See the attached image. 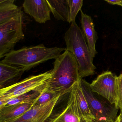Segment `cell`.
<instances>
[{
  "instance_id": "6da1fadb",
  "label": "cell",
  "mask_w": 122,
  "mask_h": 122,
  "mask_svg": "<svg viewBox=\"0 0 122 122\" xmlns=\"http://www.w3.org/2000/svg\"><path fill=\"white\" fill-rule=\"evenodd\" d=\"M52 72L48 87L61 96L69 93L73 85L81 80L77 60L73 55L66 50L56 59Z\"/></svg>"
},
{
  "instance_id": "7a4b0ae2",
  "label": "cell",
  "mask_w": 122,
  "mask_h": 122,
  "mask_svg": "<svg viewBox=\"0 0 122 122\" xmlns=\"http://www.w3.org/2000/svg\"><path fill=\"white\" fill-rule=\"evenodd\" d=\"M66 50V48H47L43 45L25 47L8 53L2 61L27 71L49 60H56Z\"/></svg>"
},
{
  "instance_id": "3957f363",
  "label": "cell",
  "mask_w": 122,
  "mask_h": 122,
  "mask_svg": "<svg viewBox=\"0 0 122 122\" xmlns=\"http://www.w3.org/2000/svg\"><path fill=\"white\" fill-rule=\"evenodd\" d=\"M64 38L66 50L73 55L77 62L81 79L94 75L96 69L93 63L94 57L89 50L81 29L76 22L71 23Z\"/></svg>"
},
{
  "instance_id": "277c9868",
  "label": "cell",
  "mask_w": 122,
  "mask_h": 122,
  "mask_svg": "<svg viewBox=\"0 0 122 122\" xmlns=\"http://www.w3.org/2000/svg\"><path fill=\"white\" fill-rule=\"evenodd\" d=\"M52 70L36 75L32 76L10 86L0 89V108L12 98L33 91H41L52 77Z\"/></svg>"
},
{
  "instance_id": "5b68a950",
  "label": "cell",
  "mask_w": 122,
  "mask_h": 122,
  "mask_svg": "<svg viewBox=\"0 0 122 122\" xmlns=\"http://www.w3.org/2000/svg\"><path fill=\"white\" fill-rule=\"evenodd\" d=\"M81 84L94 120L100 122H114L119 108L102 96L93 92L89 83L85 80H81Z\"/></svg>"
},
{
  "instance_id": "8992f818",
  "label": "cell",
  "mask_w": 122,
  "mask_h": 122,
  "mask_svg": "<svg viewBox=\"0 0 122 122\" xmlns=\"http://www.w3.org/2000/svg\"><path fill=\"white\" fill-rule=\"evenodd\" d=\"M23 16L20 10L18 14L7 22L0 25V58L14 50L15 45L24 40Z\"/></svg>"
},
{
  "instance_id": "52a82bcc",
  "label": "cell",
  "mask_w": 122,
  "mask_h": 122,
  "mask_svg": "<svg viewBox=\"0 0 122 122\" xmlns=\"http://www.w3.org/2000/svg\"><path fill=\"white\" fill-rule=\"evenodd\" d=\"M117 77L111 71H107L98 76L91 83H89L93 92L102 96L116 107L117 102Z\"/></svg>"
},
{
  "instance_id": "ba28073f",
  "label": "cell",
  "mask_w": 122,
  "mask_h": 122,
  "mask_svg": "<svg viewBox=\"0 0 122 122\" xmlns=\"http://www.w3.org/2000/svg\"><path fill=\"white\" fill-rule=\"evenodd\" d=\"M61 95L43 105L34 106L22 115L5 122H44L51 115Z\"/></svg>"
},
{
  "instance_id": "9c48e42d",
  "label": "cell",
  "mask_w": 122,
  "mask_h": 122,
  "mask_svg": "<svg viewBox=\"0 0 122 122\" xmlns=\"http://www.w3.org/2000/svg\"><path fill=\"white\" fill-rule=\"evenodd\" d=\"M25 12L39 23L51 20V11L46 0H25L23 4Z\"/></svg>"
},
{
  "instance_id": "30bf717a",
  "label": "cell",
  "mask_w": 122,
  "mask_h": 122,
  "mask_svg": "<svg viewBox=\"0 0 122 122\" xmlns=\"http://www.w3.org/2000/svg\"><path fill=\"white\" fill-rule=\"evenodd\" d=\"M81 30L85 39L89 50L95 57L97 52L95 46L98 37L94 28V24L91 17L80 10Z\"/></svg>"
},
{
  "instance_id": "8fae6325",
  "label": "cell",
  "mask_w": 122,
  "mask_h": 122,
  "mask_svg": "<svg viewBox=\"0 0 122 122\" xmlns=\"http://www.w3.org/2000/svg\"><path fill=\"white\" fill-rule=\"evenodd\" d=\"M81 119L74 93L71 90L65 108L49 122H81Z\"/></svg>"
},
{
  "instance_id": "7c38bea8",
  "label": "cell",
  "mask_w": 122,
  "mask_h": 122,
  "mask_svg": "<svg viewBox=\"0 0 122 122\" xmlns=\"http://www.w3.org/2000/svg\"><path fill=\"white\" fill-rule=\"evenodd\" d=\"M25 71L20 67L0 62V88L16 83Z\"/></svg>"
},
{
  "instance_id": "4fadbf2b",
  "label": "cell",
  "mask_w": 122,
  "mask_h": 122,
  "mask_svg": "<svg viewBox=\"0 0 122 122\" xmlns=\"http://www.w3.org/2000/svg\"><path fill=\"white\" fill-rule=\"evenodd\" d=\"M36 100L0 108V122H6L22 115L34 106Z\"/></svg>"
},
{
  "instance_id": "5bb4252c",
  "label": "cell",
  "mask_w": 122,
  "mask_h": 122,
  "mask_svg": "<svg viewBox=\"0 0 122 122\" xmlns=\"http://www.w3.org/2000/svg\"><path fill=\"white\" fill-rule=\"evenodd\" d=\"M71 90L73 92L80 115L82 119L92 120L95 119L89 108V106L83 91L81 81L76 82Z\"/></svg>"
},
{
  "instance_id": "9a60e30c",
  "label": "cell",
  "mask_w": 122,
  "mask_h": 122,
  "mask_svg": "<svg viewBox=\"0 0 122 122\" xmlns=\"http://www.w3.org/2000/svg\"><path fill=\"white\" fill-rule=\"evenodd\" d=\"M51 12L56 20L68 22L69 6L67 0H46Z\"/></svg>"
},
{
  "instance_id": "2e32d148",
  "label": "cell",
  "mask_w": 122,
  "mask_h": 122,
  "mask_svg": "<svg viewBox=\"0 0 122 122\" xmlns=\"http://www.w3.org/2000/svg\"><path fill=\"white\" fill-rule=\"evenodd\" d=\"M14 0H0V25L10 20L21 9L15 4Z\"/></svg>"
},
{
  "instance_id": "e0dca14e",
  "label": "cell",
  "mask_w": 122,
  "mask_h": 122,
  "mask_svg": "<svg viewBox=\"0 0 122 122\" xmlns=\"http://www.w3.org/2000/svg\"><path fill=\"white\" fill-rule=\"evenodd\" d=\"M40 93L39 91H33L20 95L9 101L5 106L8 107L34 101L37 98Z\"/></svg>"
},
{
  "instance_id": "ac0fdd59",
  "label": "cell",
  "mask_w": 122,
  "mask_h": 122,
  "mask_svg": "<svg viewBox=\"0 0 122 122\" xmlns=\"http://www.w3.org/2000/svg\"><path fill=\"white\" fill-rule=\"evenodd\" d=\"M60 95H61L60 94H57L51 90L48 87L47 85L41 91L40 95L36 99L34 105H45Z\"/></svg>"
},
{
  "instance_id": "d6986e66",
  "label": "cell",
  "mask_w": 122,
  "mask_h": 122,
  "mask_svg": "<svg viewBox=\"0 0 122 122\" xmlns=\"http://www.w3.org/2000/svg\"><path fill=\"white\" fill-rule=\"evenodd\" d=\"M69 6V20L68 22H76V18L78 12L81 10L83 5L82 0H67Z\"/></svg>"
},
{
  "instance_id": "ffe728a7",
  "label": "cell",
  "mask_w": 122,
  "mask_h": 122,
  "mask_svg": "<svg viewBox=\"0 0 122 122\" xmlns=\"http://www.w3.org/2000/svg\"><path fill=\"white\" fill-rule=\"evenodd\" d=\"M117 107L120 110L122 109V73L117 77Z\"/></svg>"
},
{
  "instance_id": "44dd1931",
  "label": "cell",
  "mask_w": 122,
  "mask_h": 122,
  "mask_svg": "<svg viewBox=\"0 0 122 122\" xmlns=\"http://www.w3.org/2000/svg\"><path fill=\"white\" fill-rule=\"evenodd\" d=\"M105 2H107L108 4L111 5H117L122 1V0H105Z\"/></svg>"
},
{
  "instance_id": "7402d4cb",
  "label": "cell",
  "mask_w": 122,
  "mask_h": 122,
  "mask_svg": "<svg viewBox=\"0 0 122 122\" xmlns=\"http://www.w3.org/2000/svg\"><path fill=\"white\" fill-rule=\"evenodd\" d=\"M114 122H122V118L119 115L117 116Z\"/></svg>"
},
{
  "instance_id": "603a6c76",
  "label": "cell",
  "mask_w": 122,
  "mask_h": 122,
  "mask_svg": "<svg viewBox=\"0 0 122 122\" xmlns=\"http://www.w3.org/2000/svg\"><path fill=\"white\" fill-rule=\"evenodd\" d=\"M81 122H94L93 120H85V119H81Z\"/></svg>"
},
{
  "instance_id": "cb8c5ba5",
  "label": "cell",
  "mask_w": 122,
  "mask_h": 122,
  "mask_svg": "<svg viewBox=\"0 0 122 122\" xmlns=\"http://www.w3.org/2000/svg\"><path fill=\"white\" fill-rule=\"evenodd\" d=\"M121 117L122 118V109L121 110H120V113L119 114Z\"/></svg>"
},
{
  "instance_id": "d4e9b609",
  "label": "cell",
  "mask_w": 122,
  "mask_h": 122,
  "mask_svg": "<svg viewBox=\"0 0 122 122\" xmlns=\"http://www.w3.org/2000/svg\"><path fill=\"white\" fill-rule=\"evenodd\" d=\"M117 5H119V6H121V7H122V1H121V2L120 3H119V4H118Z\"/></svg>"
}]
</instances>
